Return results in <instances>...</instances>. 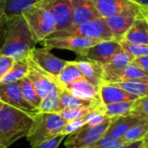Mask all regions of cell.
Wrapping results in <instances>:
<instances>
[{"mask_svg":"<svg viewBox=\"0 0 148 148\" xmlns=\"http://www.w3.org/2000/svg\"><path fill=\"white\" fill-rule=\"evenodd\" d=\"M136 57L128 54L125 50L116 53L106 64L103 65L105 83L112 82L114 78L128 67Z\"/></svg>","mask_w":148,"mask_h":148,"instance_id":"obj_16","label":"cell"},{"mask_svg":"<svg viewBox=\"0 0 148 148\" xmlns=\"http://www.w3.org/2000/svg\"><path fill=\"white\" fill-rule=\"evenodd\" d=\"M52 36H86L101 41L114 40L115 36L104 17L89 21L79 26L70 28L65 30L56 31Z\"/></svg>","mask_w":148,"mask_h":148,"instance_id":"obj_5","label":"cell"},{"mask_svg":"<svg viewBox=\"0 0 148 148\" xmlns=\"http://www.w3.org/2000/svg\"><path fill=\"white\" fill-rule=\"evenodd\" d=\"M29 72V64L27 58L15 60L11 69L3 77L0 84H9L12 82H17L23 78L27 76Z\"/></svg>","mask_w":148,"mask_h":148,"instance_id":"obj_24","label":"cell"},{"mask_svg":"<svg viewBox=\"0 0 148 148\" xmlns=\"http://www.w3.org/2000/svg\"><path fill=\"white\" fill-rule=\"evenodd\" d=\"M38 4L46 7L52 12L57 22L56 31L72 27V0H42Z\"/></svg>","mask_w":148,"mask_h":148,"instance_id":"obj_11","label":"cell"},{"mask_svg":"<svg viewBox=\"0 0 148 148\" xmlns=\"http://www.w3.org/2000/svg\"><path fill=\"white\" fill-rule=\"evenodd\" d=\"M8 20L4 13V0H0V30H3Z\"/></svg>","mask_w":148,"mask_h":148,"instance_id":"obj_39","label":"cell"},{"mask_svg":"<svg viewBox=\"0 0 148 148\" xmlns=\"http://www.w3.org/2000/svg\"><path fill=\"white\" fill-rule=\"evenodd\" d=\"M113 119H110L97 126H89L85 124L74 133L69 134L65 141V147L66 148H85L90 147L105 135Z\"/></svg>","mask_w":148,"mask_h":148,"instance_id":"obj_7","label":"cell"},{"mask_svg":"<svg viewBox=\"0 0 148 148\" xmlns=\"http://www.w3.org/2000/svg\"><path fill=\"white\" fill-rule=\"evenodd\" d=\"M29 57L48 74L58 77L62 69L67 64V61L57 57L48 48H34Z\"/></svg>","mask_w":148,"mask_h":148,"instance_id":"obj_9","label":"cell"},{"mask_svg":"<svg viewBox=\"0 0 148 148\" xmlns=\"http://www.w3.org/2000/svg\"><path fill=\"white\" fill-rule=\"evenodd\" d=\"M65 88H66L72 95L76 97L85 100L101 101L99 96L100 87L93 85L85 78L73 82L69 86L65 87Z\"/></svg>","mask_w":148,"mask_h":148,"instance_id":"obj_19","label":"cell"},{"mask_svg":"<svg viewBox=\"0 0 148 148\" xmlns=\"http://www.w3.org/2000/svg\"><path fill=\"white\" fill-rule=\"evenodd\" d=\"M134 101H120V102H115L107 105H102L101 111L111 119L131 114L132 109L133 108Z\"/></svg>","mask_w":148,"mask_h":148,"instance_id":"obj_29","label":"cell"},{"mask_svg":"<svg viewBox=\"0 0 148 148\" xmlns=\"http://www.w3.org/2000/svg\"><path fill=\"white\" fill-rule=\"evenodd\" d=\"M140 17H148V11L145 10L126 11L109 17H104L108 27L113 33L115 39H121L126 31L132 27L136 19Z\"/></svg>","mask_w":148,"mask_h":148,"instance_id":"obj_10","label":"cell"},{"mask_svg":"<svg viewBox=\"0 0 148 148\" xmlns=\"http://www.w3.org/2000/svg\"><path fill=\"white\" fill-rule=\"evenodd\" d=\"M124 144L125 143L123 142L121 139L116 140V139H113V138L104 135L97 142L93 143L90 147L85 148H118L123 146Z\"/></svg>","mask_w":148,"mask_h":148,"instance_id":"obj_35","label":"cell"},{"mask_svg":"<svg viewBox=\"0 0 148 148\" xmlns=\"http://www.w3.org/2000/svg\"><path fill=\"white\" fill-rule=\"evenodd\" d=\"M75 62L82 71L85 79L91 83L98 87H101L105 84L103 65L85 58L75 61Z\"/></svg>","mask_w":148,"mask_h":148,"instance_id":"obj_18","label":"cell"},{"mask_svg":"<svg viewBox=\"0 0 148 148\" xmlns=\"http://www.w3.org/2000/svg\"><path fill=\"white\" fill-rule=\"evenodd\" d=\"M87 121H88L87 115H85V116H84L82 118H79V119L74 120L72 121L67 122L66 125L65 126L64 129L61 131L60 134H63V135H65V136L69 135V134L74 133L75 131H77L78 129H79L80 127H82L83 126H85L87 123Z\"/></svg>","mask_w":148,"mask_h":148,"instance_id":"obj_36","label":"cell"},{"mask_svg":"<svg viewBox=\"0 0 148 148\" xmlns=\"http://www.w3.org/2000/svg\"><path fill=\"white\" fill-rule=\"evenodd\" d=\"M140 119V117L132 114L114 118L107 128L105 135L113 139L120 140L123 137L126 131Z\"/></svg>","mask_w":148,"mask_h":148,"instance_id":"obj_21","label":"cell"},{"mask_svg":"<svg viewBox=\"0 0 148 148\" xmlns=\"http://www.w3.org/2000/svg\"><path fill=\"white\" fill-rule=\"evenodd\" d=\"M120 50H122V47L118 40L102 41L91 47L86 51L83 58L92 60L104 65Z\"/></svg>","mask_w":148,"mask_h":148,"instance_id":"obj_13","label":"cell"},{"mask_svg":"<svg viewBox=\"0 0 148 148\" xmlns=\"http://www.w3.org/2000/svg\"><path fill=\"white\" fill-rule=\"evenodd\" d=\"M147 133L148 118H141L126 131L121 140L125 144L143 140Z\"/></svg>","mask_w":148,"mask_h":148,"instance_id":"obj_27","label":"cell"},{"mask_svg":"<svg viewBox=\"0 0 148 148\" xmlns=\"http://www.w3.org/2000/svg\"><path fill=\"white\" fill-rule=\"evenodd\" d=\"M122 47V49L127 52L128 54L135 56L140 57L143 56H148V45H141V44H135L128 42L125 40H118Z\"/></svg>","mask_w":148,"mask_h":148,"instance_id":"obj_33","label":"cell"},{"mask_svg":"<svg viewBox=\"0 0 148 148\" xmlns=\"http://www.w3.org/2000/svg\"><path fill=\"white\" fill-rule=\"evenodd\" d=\"M102 17H109L126 11L145 10L128 0H92Z\"/></svg>","mask_w":148,"mask_h":148,"instance_id":"obj_14","label":"cell"},{"mask_svg":"<svg viewBox=\"0 0 148 148\" xmlns=\"http://www.w3.org/2000/svg\"><path fill=\"white\" fill-rule=\"evenodd\" d=\"M99 96L103 105H107L120 101H136L140 97L116 86L105 83L100 87Z\"/></svg>","mask_w":148,"mask_h":148,"instance_id":"obj_17","label":"cell"},{"mask_svg":"<svg viewBox=\"0 0 148 148\" xmlns=\"http://www.w3.org/2000/svg\"><path fill=\"white\" fill-rule=\"evenodd\" d=\"M146 76H148V72L145 71L139 65H137L135 62H133L120 74H119L114 78V80L110 83L128 82V81H132V80L140 79V78H143V77H146Z\"/></svg>","mask_w":148,"mask_h":148,"instance_id":"obj_31","label":"cell"},{"mask_svg":"<svg viewBox=\"0 0 148 148\" xmlns=\"http://www.w3.org/2000/svg\"><path fill=\"white\" fill-rule=\"evenodd\" d=\"M101 40L86 36H50L40 42L44 47L50 49H68L83 57L86 51Z\"/></svg>","mask_w":148,"mask_h":148,"instance_id":"obj_6","label":"cell"},{"mask_svg":"<svg viewBox=\"0 0 148 148\" xmlns=\"http://www.w3.org/2000/svg\"><path fill=\"white\" fill-rule=\"evenodd\" d=\"M107 84L121 88L139 97H144L148 95V76L128 82H113Z\"/></svg>","mask_w":148,"mask_h":148,"instance_id":"obj_26","label":"cell"},{"mask_svg":"<svg viewBox=\"0 0 148 148\" xmlns=\"http://www.w3.org/2000/svg\"><path fill=\"white\" fill-rule=\"evenodd\" d=\"M59 89L51 92L41 101L40 106L38 108V111L40 113L60 114L65 108L60 100Z\"/></svg>","mask_w":148,"mask_h":148,"instance_id":"obj_28","label":"cell"},{"mask_svg":"<svg viewBox=\"0 0 148 148\" xmlns=\"http://www.w3.org/2000/svg\"><path fill=\"white\" fill-rule=\"evenodd\" d=\"M142 147H143V140H139L132 143L124 144L123 146L118 148H142Z\"/></svg>","mask_w":148,"mask_h":148,"instance_id":"obj_41","label":"cell"},{"mask_svg":"<svg viewBox=\"0 0 148 148\" xmlns=\"http://www.w3.org/2000/svg\"><path fill=\"white\" fill-rule=\"evenodd\" d=\"M0 99L4 103L24 111L33 114L39 113L38 109L33 108L24 99L19 82L9 84H0Z\"/></svg>","mask_w":148,"mask_h":148,"instance_id":"obj_12","label":"cell"},{"mask_svg":"<svg viewBox=\"0 0 148 148\" xmlns=\"http://www.w3.org/2000/svg\"><path fill=\"white\" fill-rule=\"evenodd\" d=\"M131 114L140 118H148V95L140 97L134 101Z\"/></svg>","mask_w":148,"mask_h":148,"instance_id":"obj_34","label":"cell"},{"mask_svg":"<svg viewBox=\"0 0 148 148\" xmlns=\"http://www.w3.org/2000/svg\"><path fill=\"white\" fill-rule=\"evenodd\" d=\"M27 61L29 64V72L27 76L33 83L39 97L42 100L51 92L63 88L56 76L45 72L29 56L27 57Z\"/></svg>","mask_w":148,"mask_h":148,"instance_id":"obj_8","label":"cell"},{"mask_svg":"<svg viewBox=\"0 0 148 148\" xmlns=\"http://www.w3.org/2000/svg\"><path fill=\"white\" fill-rule=\"evenodd\" d=\"M67 121L60 114L38 113L34 116L31 129L26 139L31 147L38 146L58 135H60Z\"/></svg>","mask_w":148,"mask_h":148,"instance_id":"obj_3","label":"cell"},{"mask_svg":"<svg viewBox=\"0 0 148 148\" xmlns=\"http://www.w3.org/2000/svg\"><path fill=\"white\" fill-rule=\"evenodd\" d=\"M23 15L37 43L42 42L57 29L54 15L44 6L36 4Z\"/></svg>","mask_w":148,"mask_h":148,"instance_id":"obj_4","label":"cell"},{"mask_svg":"<svg viewBox=\"0 0 148 148\" xmlns=\"http://www.w3.org/2000/svg\"><path fill=\"white\" fill-rule=\"evenodd\" d=\"M57 78L62 87L65 88L77 81L85 79V77L76 64L75 61H73L67 62V64L65 66V68L62 69Z\"/></svg>","mask_w":148,"mask_h":148,"instance_id":"obj_25","label":"cell"},{"mask_svg":"<svg viewBox=\"0 0 148 148\" xmlns=\"http://www.w3.org/2000/svg\"><path fill=\"white\" fill-rule=\"evenodd\" d=\"M4 40L0 48V55L15 60L27 58L36 48V41L29 29L24 15L9 20L4 28Z\"/></svg>","mask_w":148,"mask_h":148,"instance_id":"obj_1","label":"cell"},{"mask_svg":"<svg viewBox=\"0 0 148 148\" xmlns=\"http://www.w3.org/2000/svg\"><path fill=\"white\" fill-rule=\"evenodd\" d=\"M101 17L102 16L97 10L92 0H72V19L71 28L79 26L85 23Z\"/></svg>","mask_w":148,"mask_h":148,"instance_id":"obj_15","label":"cell"},{"mask_svg":"<svg viewBox=\"0 0 148 148\" xmlns=\"http://www.w3.org/2000/svg\"><path fill=\"white\" fill-rule=\"evenodd\" d=\"M21 90L24 99L35 108L38 109L42 99L39 97L33 83L28 76H25L21 81H19Z\"/></svg>","mask_w":148,"mask_h":148,"instance_id":"obj_30","label":"cell"},{"mask_svg":"<svg viewBox=\"0 0 148 148\" xmlns=\"http://www.w3.org/2000/svg\"><path fill=\"white\" fill-rule=\"evenodd\" d=\"M137 65H139L145 71L148 72V56H143L140 57H136L133 61Z\"/></svg>","mask_w":148,"mask_h":148,"instance_id":"obj_40","label":"cell"},{"mask_svg":"<svg viewBox=\"0 0 148 148\" xmlns=\"http://www.w3.org/2000/svg\"><path fill=\"white\" fill-rule=\"evenodd\" d=\"M37 114L4 103L0 113V148H9L17 140L27 137Z\"/></svg>","mask_w":148,"mask_h":148,"instance_id":"obj_2","label":"cell"},{"mask_svg":"<svg viewBox=\"0 0 148 148\" xmlns=\"http://www.w3.org/2000/svg\"><path fill=\"white\" fill-rule=\"evenodd\" d=\"M100 107H99V108H65L60 113V115L67 122H70V121H72L74 120H77V119H79V118H82V117L87 115L91 112L99 109Z\"/></svg>","mask_w":148,"mask_h":148,"instance_id":"obj_32","label":"cell"},{"mask_svg":"<svg viewBox=\"0 0 148 148\" xmlns=\"http://www.w3.org/2000/svg\"><path fill=\"white\" fill-rule=\"evenodd\" d=\"M14 62L15 59L7 56L0 55V83L3 79V77L7 75V73L11 69Z\"/></svg>","mask_w":148,"mask_h":148,"instance_id":"obj_37","label":"cell"},{"mask_svg":"<svg viewBox=\"0 0 148 148\" xmlns=\"http://www.w3.org/2000/svg\"><path fill=\"white\" fill-rule=\"evenodd\" d=\"M60 100L65 106L68 108H99L102 105L101 101L85 100L74 96L66 88H62L59 89Z\"/></svg>","mask_w":148,"mask_h":148,"instance_id":"obj_23","label":"cell"},{"mask_svg":"<svg viewBox=\"0 0 148 148\" xmlns=\"http://www.w3.org/2000/svg\"><path fill=\"white\" fill-rule=\"evenodd\" d=\"M142 148H148V133L146 135V137L143 140V147Z\"/></svg>","mask_w":148,"mask_h":148,"instance_id":"obj_43","label":"cell"},{"mask_svg":"<svg viewBox=\"0 0 148 148\" xmlns=\"http://www.w3.org/2000/svg\"><path fill=\"white\" fill-rule=\"evenodd\" d=\"M42 0H4V13L7 20L23 15Z\"/></svg>","mask_w":148,"mask_h":148,"instance_id":"obj_22","label":"cell"},{"mask_svg":"<svg viewBox=\"0 0 148 148\" xmlns=\"http://www.w3.org/2000/svg\"><path fill=\"white\" fill-rule=\"evenodd\" d=\"M128 1L136 3L137 5L140 6L141 8L145 9L148 11V0H128Z\"/></svg>","mask_w":148,"mask_h":148,"instance_id":"obj_42","label":"cell"},{"mask_svg":"<svg viewBox=\"0 0 148 148\" xmlns=\"http://www.w3.org/2000/svg\"><path fill=\"white\" fill-rule=\"evenodd\" d=\"M65 137V135L60 134V135H58V136L38 145V146H36V147H33L31 148H58L59 145L61 144V142L63 141Z\"/></svg>","mask_w":148,"mask_h":148,"instance_id":"obj_38","label":"cell"},{"mask_svg":"<svg viewBox=\"0 0 148 148\" xmlns=\"http://www.w3.org/2000/svg\"><path fill=\"white\" fill-rule=\"evenodd\" d=\"M121 40L135 44L148 45V17L136 19Z\"/></svg>","mask_w":148,"mask_h":148,"instance_id":"obj_20","label":"cell"},{"mask_svg":"<svg viewBox=\"0 0 148 148\" xmlns=\"http://www.w3.org/2000/svg\"><path fill=\"white\" fill-rule=\"evenodd\" d=\"M3 104H4V102L2 101L1 99H0V113H1V110H2V108H3Z\"/></svg>","mask_w":148,"mask_h":148,"instance_id":"obj_44","label":"cell"}]
</instances>
